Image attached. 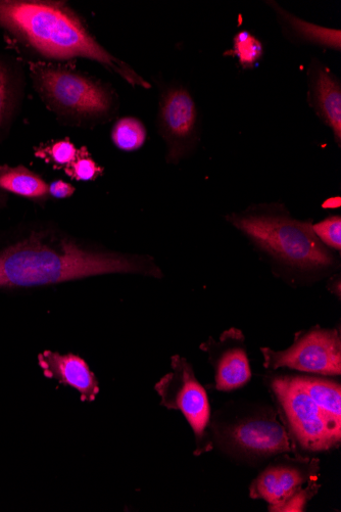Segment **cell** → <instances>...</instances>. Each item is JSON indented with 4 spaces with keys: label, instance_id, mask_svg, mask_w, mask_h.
I'll list each match as a JSON object with an SVG mask.
<instances>
[{
    "label": "cell",
    "instance_id": "cell-1",
    "mask_svg": "<svg viewBox=\"0 0 341 512\" xmlns=\"http://www.w3.org/2000/svg\"><path fill=\"white\" fill-rule=\"evenodd\" d=\"M114 273L163 275L150 257L106 250L52 223H25L0 232V290L33 289Z\"/></svg>",
    "mask_w": 341,
    "mask_h": 512
},
{
    "label": "cell",
    "instance_id": "cell-2",
    "mask_svg": "<svg viewBox=\"0 0 341 512\" xmlns=\"http://www.w3.org/2000/svg\"><path fill=\"white\" fill-rule=\"evenodd\" d=\"M0 28L44 59H86L134 87L152 88L132 67L105 49L81 16L65 2L0 0Z\"/></svg>",
    "mask_w": 341,
    "mask_h": 512
},
{
    "label": "cell",
    "instance_id": "cell-3",
    "mask_svg": "<svg viewBox=\"0 0 341 512\" xmlns=\"http://www.w3.org/2000/svg\"><path fill=\"white\" fill-rule=\"evenodd\" d=\"M226 219L281 268L320 274L338 266L332 251L315 235L313 223L292 218L279 204L250 207Z\"/></svg>",
    "mask_w": 341,
    "mask_h": 512
},
{
    "label": "cell",
    "instance_id": "cell-4",
    "mask_svg": "<svg viewBox=\"0 0 341 512\" xmlns=\"http://www.w3.org/2000/svg\"><path fill=\"white\" fill-rule=\"evenodd\" d=\"M37 95L58 121L69 127L93 128L119 114L115 88L101 79L53 63H29Z\"/></svg>",
    "mask_w": 341,
    "mask_h": 512
},
{
    "label": "cell",
    "instance_id": "cell-5",
    "mask_svg": "<svg viewBox=\"0 0 341 512\" xmlns=\"http://www.w3.org/2000/svg\"><path fill=\"white\" fill-rule=\"evenodd\" d=\"M270 387L297 444L311 452L329 451L340 445L341 426L326 416L292 376L276 377Z\"/></svg>",
    "mask_w": 341,
    "mask_h": 512
},
{
    "label": "cell",
    "instance_id": "cell-6",
    "mask_svg": "<svg viewBox=\"0 0 341 512\" xmlns=\"http://www.w3.org/2000/svg\"><path fill=\"white\" fill-rule=\"evenodd\" d=\"M171 368L155 386L161 405L180 411L186 418L196 438L194 455L208 453L213 450V442L208 434L211 408L207 392L185 358L174 355Z\"/></svg>",
    "mask_w": 341,
    "mask_h": 512
},
{
    "label": "cell",
    "instance_id": "cell-7",
    "mask_svg": "<svg viewBox=\"0 0 341 512\" xmlns=\"http://www.w3.org/2000/svg\"><path fill=\"white\" fill-rule=\"evenodd\" d=\"M157 128L167 148L166 160L178 164L196 151L201 139L198 105L179 82L160 87Z\"/></svg>",
    "mask_w": 341,
    "mask_h": 512
},
{
    "label": "cell",
    "instance_id": "cell-8",
    "mask_svg": "<svg viewBox=\"0 0 341 512\" xmlns=\"http://www.w3.org/2000/svg\"><path fill=\"white\" fill-rule=\"evenodd\" d=\"M261 352L269 370L286 367L326 377L341 374V337L336 329L317 325L298 333L294 344L284 351L262 348Z\"/></svg>",
    "mask_w": 341,
    "mask_h": 512
},
{
    "label": "cell",
    "instance_id": "cell-9",
    "mask_svg": "<svg viewBox=\"0 0 341 512\" xmlns=\"http://www.w3.org/2000/svg\"><path fill=\"white\" fill-rule=\"evenodd\" d=\"M281 421L279 414L270 410L232 424L220 433L219 439L230 452L250 458L299 455L295 439Z\"/></svg>",
    "mask_w": 341,
    "mask_h": 512
},
{
    "label": "cell",
    "instance_id": "cell-10",
    "mask_svg": "<svg viewBox=\"0 0 341 512\" xmlns=\"http://www.w3.org/2000/svg\"><path fill=\"white\" fill-rule=\"evenodd\" d=\"M320 477V460L301 455H283L274 460L257 477L250 487L253 499H262L269 504V511L304 490Z\"/></svg>",
    "mask_w": 341,
    "mask_h": 512
},
{
    "label": "cell",
    "instance_id": "cell-11",
    "mask_svg": "<svg viewBox=\"0 0 341 512\" xmlns=\"http://www.w3.org/2000/svg\"><path fill=\"white\" fill-rule=\"evenodd\" d=\"M200 348L214 368L216 390L231 392L252 380L246 337L240 330H227L218 341L210 338Z\"/></svg>",
    "mask_w": 341,
    "mask_h": 512
},
{
    "label": "cell",
    "instance_id": "cell-12",
    "mask_svg": "<svg viewBox=\"0 0 341 512\" xmlns=\"http://www.w3.org/2000/svg\"><path fill=\"white\" fill-rule=\"evenodd\" d=\"M308 103L328 126L338 147L341 143V83L320 60L313 58L307 72Z\"/></svg>",
    "mask_w": 341,
    "mask_h": 512
},
{
    "label": "cell",
    "instance_id": "cell-13",
    "mask_svg": "<svg viewBox=\"0 0 341 512\" xmlns=\"http://www.w3.org/2000/svg\"><path fill=\"white\" fill-rule=\"evenodd\" d=\"M38 364L44 377L77 390L83 402H93L100 394L99 381L85 360L77 355L47 350L38 355Z\"/></svg>",
    "mask_w": 341,
    "mask_h": 512
},
{
    "label": "cell",
    "instance_id": "cell-14",
    "mask_svg": "<svg viewBox=\"0 0 341 512\" xmlns=\"http://www.w3.org/2000/svg\"><path fill=\"white\" fill-rule=\"evenodd\" d=\"M277 16L284 37L297 45H315L325 50L341 51V31L326 28L302 20L281 8L277 3L269 2Z\"/></svg>",
    "mask_w": 341,
    "mask_h": 512
},
{
    "label": "cell",
    "instance_id": "cell-15",
    "mask_svg": "<svg viewBox=\"0 0 341 512\" xmlns=\"http://www.w3.org/2000/svg\"><path fill=\"white\" fill-rule=\"evenodd\" d=\"M24 97V77L16 62L0 56V138L14 122Z\"/></svg>",
    "mask_w": 341,
    "mask_h": 512
},
{
    "label": "cell",
    "instance_id": "cell-16",
    "mask_svg": "<svg viewBox=\"0 0 341 512\" xmlns=\"http://www.w3.org/2000/svg\"><path fill=\"white\" fill-rule=\"evenodd\" d=\"M0 192L14 194L39 204L51 199L48 183L24 166H0Z\"/></svg>",
    "mask_w": 341,
    "mask_h": 512
},
{
    "label": "cell",
    "instance_id": "cell-17",
    "mask_svg": "<svg viewBox=\"0 0 341 512\" xmlns=\"http://www.w3.org/2000/svg\"><path fill=\"white\" fill-rule=\"evenodd\" d=\"M292 379L306 391L328 418L341 426V388L340 384L314 377H295Z\"/></svg>",
    "mask_w": 341,
    "mask_h": 512
},
{
    "label": "cell",
    "instance_id": "cell-18",
    "mask_svg": "<svg viewBox=\"0 0 341 512\" xmlns=\"http://www.w3.org/2000/svg\"><path fill=\"white\" fill-rule=\"evenodd\" d=\"M111 137L119 150L135 152L145 144L148 130L141 120L135 117H124L115 123Z\"/></svg>",
    "mask_w": 341,
    "mask_h": 512
},
{
    "label": "cell",
    "instance_id": "cell-19",
    "mask_svg": "<svg viewBox=\"0 0 341 512\" xmlns=\"http://www.w3.org/2000/svg\"><path fill=\"white\" fill-rule=\"evenodd\" d=\"M225 55L236 58L243 69L252 70L259 65L264 56V45L251 32L240 31L233 38L232 49Z\"/></svg>",
    "mask_w": 341,
    "mask_h": 512
},
{
    "label": "cell",
    "instance_id": "cell-20",
    "mask_svg": "<svg viewBox=\"0 0 341 512\" xmlns=\"http://www.w3.org/2000/svg\"><path fill=\"white\" fill-rule=\"evenodd\" d=\"M79 151L70 141H58L47 147H40L35 155L47 163L59 167L70 166L77 158Z\"/></svg>",
    "mask_w": 341,
    "mask_h": 512
},
{
    "label": "cell",
    "instance_id": "cell-21",
    "mask_svg": "<svg viewBox=\"0 0 341 512\" xmlns=\"http://www.w3.org/2000/svg\"><path fill=\"white\" fill-rule=\"evenodd\" d=\"M313 230L328 249L338 252L341 250V217L339 215H332L313 224Z\"/></svg>",
    "mask_w": 341,
    "mask_h": 512
},
{
    "label": "cell",
    "instance_id": "cell-22",
    "mask_svg": "<svg viewBox=\"0 0 341 512\" xmlns=\"http://www.w3.org/2000/svg\"><path fill=\"white\" fill-rule=\"evenodd\" d=\"M66 172L76 180L91 181L101 175L102 168L79 151L76 160L66 168Z\"/></svg>",
    "mask_w": 341,
    "mask_h": 512
},
{
    "label": "cell",
    "instance_id": "cell-23",
    "mask_svg": "<svg viewBox=\"0 0 341 512\" xmlns=\"http://www.w3.org/2000/svg\"><path fill=\"white\" fill-rule=\"evenodd\" d=\"M320 488L321 486L317 484V481L309 483L304 490L283 502L274 512L305 511L307 504L318 494Z\"/></svg>",
    "mask_w": 341,
    "mask_h": 512
},
{
    "label": "cell",
    "instance_id": "cell-24",
    "mask_svg": "<svg viewBox=\"0 0 341 512\" xmlns=\"http://www.w3.org/2000/svg\"><path fill=\"white\" fill-rule=\"evenodd\" d=\"M48 191L51 199L58 200L69 199L75 194L74 186L64 180H55L48 184Z\"/></svg>",
    "mask_w": 341,
    "mask_h": 512
}]
</instances>
